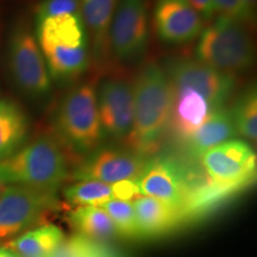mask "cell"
<instances>
[{"label":"cell","instance_id":"obj_22","mask_svg":"<svg viewBox=\"0 0 257 257\" xmlns=\"http://www.w3.org/2000/svg\"><path fill=\"white\" fill-rule=\"evenodd\" d=\"M232 119L237 133L249 141L257 138V93L255 86L245 89L233 105Z\"/></svg>","mask_w":257,"mask_h":257},{"label":"cell","instance_id":"obj_30","mask_svg":"<svg viewBox=\"0 0 257 257\" xmlns=\"http://www.w3.org/2000/svg\"><path fill=\"white\" fill-rule=\"evenodd\" d=\"M0 257H18V256L12 252L11 250L5 248V246H3V248H0Z\"/></svg>","mask_w":257,"mask_h":257},{"label":"cell","instance_id":"obj_3","mask_svg":"<svg viewBox=\"0 0 257 257\" xmlns=\"http://www.w3.org/2000/svg\"><path fill=\"white\" fill-rule=\"evenodd\" d=\"M0 172L8 185L55 193L68 178L69 166L60 143L41 136L0 161Z\"/></svg>","mask_w":257,"mask_h":257},{"label":"cell","instance_id":"obj_11","mask_svg":"<svg viewBox=\"0 0 257 257\" xmlns=\"http://www.w3.org/2000/svg\"><path fill=\"white\" fill-rule=\"evenodd\" d=\"M148 160L134 150L119 148L95 149L74 172L80 181H99L112 185L124 180H138Z\"/></svg>","mask_w":257,"mask_h":257},{"label":"cell","instance_id":"obj_31","mask_svg":"<svg viewBox=\"0 0 257 257\" xmlns=\"http://www.w3.org/2000/svg\"><path fill=\"white\" fill-rule=\"evenodd\" d=\"M8 182L5 181V179H4V176H3V174H2V172H0V195L3 194V192L5 191L6 189V187H8Z\"/></svg>","mask_w":257,"mask_h":257},{"label":"cell","instance_id":"obj_2","mask_svg":"<svg viewBox=\"0 0 257 257\" xmlns=\"http://www.w3.org/2000/svg\"><path fill=\"white\" fill-rule=\"evenodd\" d=\"M36 40L50 78L72 81L88 67V35L80 15L37 21Z\"/></svg>","mask_w":257,"mask_h":257},{"label":"cell","instance_id":"obj_21","mask_svg":"<svg viewBox=\"0 0 257 257\" xmlns=\"http://www.w3.org/2000/svg\"><path fill=\"white\" fill-rule=\"evenodd\" d=\"M69 220L80 236L98 242L119 234L111 218L99 206H76L69 213Z\"/></svg>","mask_w":257,"mask_h":257},{"label":"cell","instance_id":"obj_5","mask_svg":"<svg viewBox=\"0 0 257 257\" xmlns=\"http://www.w3.org/2000/svg\"><path fill=\"white\" fill-rule=\"evenodd\" d=\"M54 126L64 146L75 153H92L105 138L102 133L96 89L80 83L66 93L54 117Z\"/></svg>","mask_w":257,"mask_h":257},{"label":"cell","instance_id":"obj_27","mask_svg":"<svg viewBox=\"0 0 257 257\" xmlns=\"http://www.w3.org/2000/svg\"><path fill=\"white\" fill-rule=\"evenodd\" d=\"M212 4L216 12H219L220 16L233 18L242 23L252 22L253 11L244 4L242 0H212Z\"/></svg>","mask_w":257,"mask_h":257},{"label":"cell","instance_id":"obj_16","mask_svg":"<svg viewBox=\"0 0 257 257\" xmlns=\"http://www.w3.org/2000/svg\"><path fill=\"white\" fill-rule=\"evenodd\" d=\"M133 205L141 237L168 232L186 218L185 212L180 208L144 195L134 200Z\"/></svg>","mask_w":257,"mask_h":257},{"label":"cell","instance_id":"obj_9","mask_svg":"<svg viewBox=\"0 0 257 257\" xmlns=\"http://www.w3.org/2000/svg\"><path fill=\"white\" fill-rule=\"evenodd\" d=\"M149 43V19L146 0H120L108 30V49L124 63L141 60Z\"/></svg>","mask_w":257,"mask_h":257},{"label":"cell","instance_id":"obj_6","mask_svg":"<svg viewBox=\"0 0 257 257\" xmlns=\"http://www.w3.org/2000/svg\"><path fill=\"white\" fill-rule=\"evenodd\" d=\"M200 160L208 184L226 197L248 187L256 178V154L244 141L221 143L202 154Z\"/></svg>","mask_w":257,"mask_h":257},{"label":"cell","instance_id":"obj_17","mask_svg":"<svg viewBox=\"0 0 257 257\" xmlns=\"http://www.w3.org/2000/svg\"><path fill=\"white\" fill-rule=\"evenodd\" d=\"M117 5L118 0H80V15L96 60L107 54L108 30Z\"/></svg>","mask_w":257,"mask_h":257},{"label":"cell","instance_id":"obj_19","mask_svg":"<svg viewBox=\"0 0 257 257\" xmlns=\"http://www.w3.org/2000/svg\"><path fill=\"white\" fill-rule=\"evenodd\" d=\"M63 239L60 227L53 224H42L9 240L4 246L18 257H49Z\"/></svg>","mask_w":257,"mask_h":257},{"label":"cell","instance_id":"obj_12","mask_svg":"<svg viewBox=\"0 0 257 257\" xmlns=\"http://www.w3.org/2000/svg\"><path fill=\"white\" fill-rule=\"evenodd\" d=\"M141 194L161 200L185 212L187 217L189 197L193 186L186 179L185 172L174 161L167 157L148 161L137 180Z\"/></svg>","mask_w":257,"mask_h":257},{"label":"cell","instance_id":"obj_4","mask_svg":"<svg viewBox=\"0 0 257 257\" xmlns=\"http://www.w3.org/2000/svg\"><path fill=\"white\" fill-rule=\"evenodd\" d=\"M195 57L230 75L245 72L255 61L251 35L242 22L219 16L199 35Z\"/></svg>","mask_w":257,"mask_h":257},{"label":"cell","instance_id":"obj_20","mask_svg":"<svg viewBox=\"0 0 257 257\" xmlns=\"http://www.w3.org/2000/svg\"><path fill=\"white\" fill-rule=\"evenodd\" d=\"M28 131V117L21 106L14 101L0 100V161L21 149Z\"/></svg>","mask_w":257,"mask_h":257},{"label":"cell","instance_id":"obj_13","mask_svg":"<svg viewBox=\"0 0 257 257\" xmlns=\"http://www.w3.org/2000/svg\"><path fill=\"white\" fill-rule=\"evenodd\" d=\"M99 118L105 137L123 138L134 121V87L119 79H106L96 89Z\"/></svg>","mask_w":257,"mask_h":257},{"label":"cell","instance_id":"obj_25","mask_svg":"<svg viewBox=\"0 0 257 257\" xmlns=\"http://www.w3.org/2000/svg\"><path fill=\"white\" fill-rule=\"evenodd\" d=\"M99 207H101L111 218V220L117 227L119 236L130 237V238L131 237H141L133 202L111 199Z\"/></svg>","mask_w":257,"mask_h":257},{"label":"cell","instance_id":"obj_7","mask_svg":"<svg viewBox=\"0 0 257 257\" xmlns=\"http://www.w3.org/2000/svg\"><path fill=\"white\" fill-rule=\"evenodd\" d=\"M56 206L55 193L9 185L0 195V242L6 243L40 226Z\"/></svg>","mask_w":257,"mask_h":257},{"label":"cell","instance_id":"obj_26","mask_svg":"<svg viewBox=\"0 0 257 257\" xmlns=\"http://www.w3.org/2000/svg\"><path fill=\"white\" fill-rule=\"evenodd\" d=\"M66 15H80V0H42L36 11V21Z\"/></svg>","mask_w":257,"mask_h":257},{"label":"cell","instance_id":"obj_23","mask_svg":"<svg viewBox=\"0 0 257 257\" xmlns=\"http://www.w3.org/2000/svg\"><path fill=\"white\" fill-rule=\"evenodd\" d=\"M64 198L76 206H100L113 199L112 186L99 181H80L64 191Z\"/></svg>","mask_w":257,"mask_h":257},{"label":"cell","instance_id":"obj_29","mask_svg":"<svg viewBox=\"0 0 257 257\" xmlns=\"http://www.w3.org/2000/svg\"><path fill=\"white\" fill-rule=\"evenodd\" d=\"M194 9L200 14L202 19H212L217 14L214 6L212 4V0H188Z\"/></svg>","mask_w":257,"mask_h":257},{"label":"cell","instance_id":"obj_18","mask_svg":"<svg viewBox=\"0 0 257 257\" xmlns=\"http://www.w3.org/2000/svg\"><path fill=\"white\" fill-rule=\"evenodd\" d=\"M237 134L231 111L226 107L212 110L191 137L186 140L192 155L200 157L213 147L232 140Z\"/></svg>","mask_w":257,"mask_h":257},{"label":"cell","instance_id":"obj_24","mask_svg":"<svg viewBox=\"0 0 257 257\" xmlns=\"http://www.w3.org/2000/svg\"><path fill=\"white\" fill-rule=\"evenodd\" d=\"M49 257H119L110 248L78 234L72 238L63 239L55 251Z\"/></svg>","mask_w":257,"mask_h":257},{"label":"cell","instance_id":"obj_32","mask_svg":"<svg viewBox=\"0 0 257 257\" xmlns=\"http://www.w3.org/2000/svg\"><path fill=\"white\" fill-rule=\"evenodd\" d=\"M242 2L246 6H248L250 10H252V11H253V9L256 8V2H257V0H242Z\"/></svg>","mask_w":257,"mask_h":257},{"label":"cell","instance_id":"obj_15","mask_svg":"<svg viewBox=\"0 0 257 257\" xmlns=\"http://www.w3.org/2000/svg\"><path fill=\"white\" fill-rule=\"evenodd\" d=\"M206 99L191 88H173L170 119L175 133L187 140L211 113Z\"/></svg>","mask_w":257,"mask_h":257},{"label":"cell","instance_id":"obj_1","mask_svg":"<svg viewBox=\"0 0 257 257\" xmlns=\"http://www.w3.org/2000/svg\"><path fill=\"white\" fill-rule=\"evenodd\" d=\"M134 87V121L128 142L134 152H154L169 124L173 87L165 70L150 63L138 74Z\"/></svg>","mask_w":257,"mask_h":257},{"label":"cell","instance_id":"obj_14","mask_svg":"<svg viewBox=\"0 0 257 257\" xmlns=\"http://www.w3.org/2000/svg\"><path fill=\"white\" fill-rule=\"evenodd\" d=\"M154 27L161 41L178 46L198 38L204 22L188 0H156Z\"/></svg>","mask_w":257,"mask_h":257},{"label":"cell","instance_id":"obj_8","mask_svg":"<svg viewBox=\"0 0 257 257\" xmlns=\"http://www.w3.org/2000/svg\"><path fill=\"white\" fill-rule=\"evenodd\" d=\"M9 68L17 88L34 100L50 94L51 78L36 36L25 27L12 34L9 44Z\"/></svg>","mask_w":257,"mask_h":257},{"label":"cell","instance_id":"obj_28","mask_svg":"<svg viewBox=\"0 0 257 257\" xmlns=\"http://www.w3.org/2000/svg\"><path fill=\"white\" fill-rule=\"evenodd\" d=\"M112 192H113V199L123 201H134L140 198L141 191L138 187L137 180H124V181L112 184Z\"/></svg>","mask_w":257,"mask_h":257},{"label":"cell","instance_id":"obj_10","mask_svg":"<svg viewBox=\"0 0 257 257\" xmlns=\"http://www.w3.org/2000/svg\"><path fill=\"white\" fill-rule=\"evenodd\" d=\"M162 69L173 88H191L198 92L213 110L224 107L237 86L234 75L219 72L198 60L172 59Z\"/></svg>","mask_w":257,"mask_h":257}]
</instances>
